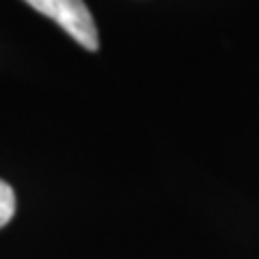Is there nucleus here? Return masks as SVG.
Wrapping results in <instances>:
<instances>
[{
    "label": "nucleus",
    "instance_id": "obj_1",
    "mask_svg": "<svg viewBox=\"0 0 259 259\" xmlns=\"http://www.w3.org/2000/svg\"><path fill=\"white\" fill-rule=\"evenodd\" d=\"M35 11L44 13L87 50L95 52L100 48V35L82 0H24Z\"/></svg>",
    "mask_w": 259,
    "mask_h": 259
},
{
    "label": "nucleus",
    "instance_id": "obj_2",
    "mask_svg": "<svg viewBox=\"0 0 259 259\" xmlns=\"http://www.w3.org/2000/svg\"><path fill=\"white\" fill-rule=\"evenodd\" d=\"M15 214V192L7 182L0 180V229L11 223Z\"/></svg>",
    "mask_w": 259,
    "mask_h": 259
}]
</instances>
